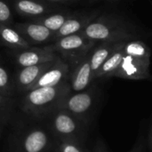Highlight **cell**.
Returning <instances> with one entry per match:
<instances>
[{
    "mask_svg": "<svg viewBox=\"0 0 152 152\" xmlns=\"http://www.w3.org/2000/svg\"><path fill=\"white\" fill-rule=\"evenodd\" d=\"M102 88L93 83L84 91L70 93L61 101L58 109H62L79 120L91 125L102 106Z\"/></svg>",
    "mask_w": 152,
    "mask_h": 152,
    "instance_id": "obj_3",
    "label": "cell"
},
{
    "mask_svg": "<svg viewBox=\"0 0 152 152\" xmlns=\"http://www.w3.org/2000/svg\"><path fill=\"white\" fill-rule=\"evenodd\" d=\"M4 125H5V123L0 119V135H1V134H2V132H3V128H4Z\"/></svg>",
    "mask_w": 152,
    "mask_h": 152,
    "instance_id": "obj_27",
    "label": "cell"
},
{
    "mask_svg": "<svg viewBox=\"0 0 152 152\" xmlns=\"http://www.w3.org/2000/svg\"><path fill=\"white\" fill-rule=\"evenodd\" d=\"M94 82L90 65V57L82 58L71 73L69 83L71 93H78L87 89Z\"/></svg>",
    "mask_w": 152,
    "mask_h": 152,
    "instance_id": "obj_9",
    "label": "cell"
},
{
    "mask_svg": "<svg viewBox=\"0 0 152 152\" xmlns=\"http://www.w3.org/2000/svg\"><path fill=\"white\" fill-rule=\"evenodd\" d=\"M52 152H91V151H88L82 142L55 139Z\"/></svg>",
    "mask_w": 152,
    "mask_h": 152,
    "instance_id": "obj_17",
    "label": "cell"
},
{
    "mask_svg": "<svg viewBox=\"0 0 152 152\" xmlns=\"http://www.w3.org/2000/svg\"><path fill=\"white\" fill-rule=\"evenodd\" d=\"M51 1H61V0H51Z\"/></svg>",
    "mask_w": 152,
    "mask_h": 152,
    "instance_id": "obj_28",
    "label": "cell"
},
{
    "mask_svg": "<svg viewBox=\"0 0 152 152\" xmlns=\"http://www.w3.org/2000/svg\"><path fill=\"white\" fill-rule=\"evenodd\" d=\"M125 45V44H124ZM124 45L119 47L118 50H116L102 64V66L100 68L98 72L96 73L94 77V80L104 78V77H111L113 73L117 70L118 66L120 65L122 59L124 57V51L123 46Z\"/></svg>",
    "mask_w": 152,
    "mask_h": 152,
    "instance_id": "obj_13",
    "label": "cell"
},
{
    "mask_svg": "<svg viewBox=\"0 0 152 152\" xmlns=\"http://www.w3.org/2000/svg\"><path fill=\"white\" fill-rule=\"evenodd\" d=\"M14 112V101L12 97L0 93V119L5 124L12 118Z\"/></svg>",
    "mask_w": 152,
    "mask_h": 152,
    "instance_id": "obj_19",
    "label": "cell"
},
{
    "mask_svg": "<svg viewBox=\"0 0 152 152\" xmlns=\"http://www.w3.org/2000/svg\"><path fill=\"white\" fill-rule=\"evenodd\" d=\"M58 58L55 52L51 51L48 47L33 48L19 53L16 56V61L21 68H25L53 61Z\"/></svg>",
    "mask_w": 152,
    "mask_h": 152,
    "instance_id": "obj_11",
    "label": "cell"
},
{
    "mask_svg": "<svg viewBox=\"0 0 152 152\" xmlns=\"http://www.w3.org/2000/svg\"><path fill=\"white\" fill-rule=\"evenodd\" d=\"M17 10L27 15H40L45 12V7L35 1L32 0H18L16 3Z\"/></svg>",
    "mask_w": 152,
    "mask_h": 152,
    "instance_id": "obj_18",
    "label": "cell"
},
{
    "mask_svg": "<svg viewBox=\"0 0 152 152\" xmlns=\"http://www.w3.org/2000/svg\"><path fill=\"white\" fill-rule=\"evenodd\" d=\"M53 61L22 68L16 76V79L14 82L15 89L20 93L28 92L39 78V77L53 64Z\"/></svg>",
    "mask_w": 152,
    "mask_h": 152,
    "instance_id": "obj_10",
    "label": "cell"
},
{
    "mask_svg": "<svg viewBox=\"0 0 152 152\" xmlns=\"http://www.w3.org/2000/svg\"><path fill=\"white\" fill-rule=\"evenodd\" d=\"M0 37L8 45L20 49H27L29 45L17 31L6 26H0Z\"/></svg>",
    "mask_w": 152,
    "mask_h": 152,
    "instance_id": "obj_15",
    "label": "cell"
},
{
    "mask_svg": "<svg viewBox=\"0 0 152 152\" xmlns=\"http://www.w3.org/2000/svg\"><path fill=\"white\" fill-rule=\"evenodd\" d=\"M48 127L54 139L85 143L89 126L62 109H56L41 121Z\"/></svg>",
    "mask_w": 152,
    "mask_h": 152,
    "instance_id": "obj_4",
    "label": "cell"
},
{
    "mask_svg": "<svg viewBox=\"0 0 152 152\" xmlns=\"http://www.w3.org/2000/svg\"><path fill=\"white\" fill-rule=\"evenodd\" d=\"M91 152H109L107 150V147L104 143V142L102 139H99L96 143L94 144L93 150L91 151Z\"/></svg>",
    "mask_w": 152,
    "mask_h": 152,
    "instance_id": "obj_25",
    "label": "cell"
},
{
    "mask_svg": "<svg viewBox=\"0 0 152 152\" xmlns=\"http://www.w3.org/2000/svg\"><path fill=\"white\" fill-rule=\"evenodd\" d=\"M150 61L124 54L122 61L112 77L128 80H142L151 78Z\"/></svg>",
    "mask_w": 152,
    "mask_h": 152,
    "instance_id": "obj_6",
    "label": "cell"
},
{
    "mask_svg": "<svg viewBox=\"0 0 152 152\" xmlns=\"http://www.w3.org/2000/svg\"><path fill=\"white\" fill-rule=\"evenodd\" d=\"M70 93L69 82L55 86L29 90L25 93L19 102V108L28 118L41 122L51 112L58 109L61 101Z\"/></svg>",
    "mask_w": 152,
    "mask_h": 152,
    "instance_id": "obj_1",
    "label": "cell"
},
{
    "mask_svg": "<svg viewBox=\"0 0 152 152\" xmlns=\"http://www.w3.org/2000/svg\"><path fill=\"white\" fill-rule=\"evenodd\" d=\"M54 137L45 125H20L8 138L7 152H52Z\"/></svg>",
    "mask_w": 152,
    "mask_h": 152,
    "instance_id": "obj_2",
    "label": "cell"
},
{
    "mask_svg": "<svg viewBox=\"0 0 152 152\" xmlns=\"http://www.w3.org/2000/svg\"><path fill=\"white\" fill-rule=\"evenodd\" d=\"M67 20L66 16L62 14H54L52 16L47 17L43 20V25L46 27L51 31H58L61 26L64 24V22Z\"/></svg>",
    "mask_w": 152,
    "mask_h": 152,
    "instance_id": "obj_22",
    "label": "cell"
},
{
    "mask_svg": "<svg viewBox=\"0 0 152 152\" xmlns=\"http://www.w3.org/2000/svg\"><path fill=\"white\" fill-rule=\"evenodd\" d=\"M20 28L23 33L34 43H44L52 36V31L43 24H25L21 25Z\"/></svg>",
    "mask_w": 152,
    "mask_h": 152,
    "instance_id": "obj_14",
    "label": "cell"
},
{
    "mask_svg": "<svg viewBox=\"0 0 152 152\" xmlns=\"http://www.w3.org/2000/svg\"><path fill=\"white\" fill-rule=\"evenodd\" d=\"M86 21L77 19H67L61 28L57 31V36L63 37L66 36L77 34L85 25Z\"/></svg>",
    "mask_w": 152,
    "mask_h": 152,
    "instance_id": "obj_20",
    "label": "cell"
},
{
    "mask_svg": "<svg viewBox=\"0 0 152 152\" xmlns=\"http://www.w3.org/2000/svg\"><path fill=\"white\" fill-rule=\"evenodd\" d=\"M11 19V11L9 6L0 0V22H8Z\"/></svg>",
    "mask_w": 152,
    "mask_h": 152,
    "instance_id": "obj_23",
    "label": "cell"
},
{
    "mask_svg": "<svg viewBox=\"0 0 152 152\" xmlns=\"http://www.w3.org/2000/svg\"><path fill=\"white\" fill-rule=\"evenodd\" d=\"M124 42H106L101 46H99L90 56V65L93 72V77H94L105 61L119 47H121ZM95 81V80H94Z\"/></svg>",
    "mask_w": 152,
    "mask_h": 152,
    "instance_id": "obj_12",
    "label": "cell"
},
{
    "mask_svg": "<svg viewBox=\"0 0 152 152\" xmlns=\"http://www.w3.org/2000/svg\"><path fill=\"white\" fill-rule=\"evenodd\" d=\"M148 145H149L150 152H152V118L150 126V130H149V135H148Z\"/></svg>",
    "mask_w": 152,
    "mask_h": 152,
    "instance_id": "obj_26",
    "label": "cell"
},
{
    "mask_svg": "<svg viewBox=\"0 0 152 152\" xmlns=\"http://www.w3.org/2000/svg\"><path fill=\"white\" fill-rule=\"evenodd\" d=\"M0 93L12 97L13 95V86L7 70L0 64Z\"/></svg>",
    "mask_w": 152,
    "mask_h": 152,
    "instance_id": "obj_21",
    "label": "cell"
},
{
    "mask_svg": "<svg viewBox=\"0 0 152 152\" xmlns=\"http://www.w3.org/2000/svg\"><path fill=\"white\" fill-rule=\"evenodd\" d=\"M124 53L139 59L150 61L151 59V50L150 48L141 41H131L125 43L123 46Z\"/></svg>",
    "mask_w": 152,
    "mask_h": 152,
    "instance_id": "obj_16",
    "label": "cell"
},
{
    "mask_svg": "<svg viewBox=\"0 0 152 152\" xmlns=\"http://www.w3.org/2000/svg\"><path fill=\"white\" fill-rule=\"evenodd\" d=\"M144 149H145V138L143 134H142L137 138L136 142L134 143V147L131 149V151L129 152H144Z\"/></svg>",
    "mask_w": 152,
    "mask_h": 152,
    "instance_id": "obj_24",
    "label": "cell"
},
{
    "mask_svg": "<svg viewBox=\"0 0 152 152\" xmlns=\"http://www.w3.org/2000/svg\"><path fill=\"white\" fill-rule=\"evenodd\" d=\"M91 41L106 42H122L130 37L126 30L115 24H109L106 20L91 22L86 26L83 34Z\"/></svg>",
    "mask_w": 152,
    "mask_h": 152,
    "instance_id": "obj_5",
    "label": "cell"
},
{
    "mask_svg": "<svg viewBox=\"0 0 152 152\" xmlns=\"http://www.w3.org/2000/svg\"><path fill=\"white\" fill-rule=\"evenodd\" d=\"M93 44V41L87 39L84 35L73 34L61 37L58 42L53 45L49 46L48 49L53 52L58 51L63 54L76 57L86 53Z\"/></svg>",
    "mask_w": 152,
    "mask_h": 152,
    "instance_id": "obj_8",
    "label": "cell"
},
{
    "mask_svg": "<svg viewBox=\"0 0 152 152\" xmlns=\"http://www.w3.org/2000/svg\"><path fill=\"white\" fill-rule=\"evenodd\" d=\"M69 66L61 59L58 58L39 77V78L30 87L29 90L47 86H55L63 83H67L69 82Z\"/></svg>",
    "mask_w": 152,
    "mask_h": 152,
    "instance_id": "obj_7",
    "label": "cell"
}]
</instances>
